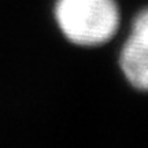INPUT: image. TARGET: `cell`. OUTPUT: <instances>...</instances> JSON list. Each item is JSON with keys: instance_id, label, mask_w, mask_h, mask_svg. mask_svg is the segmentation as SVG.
<instances>
[{"instance_id": "6da1fadb", "label": "cell", "mask_w": 148, "mask_h": 148, "mask_svg": "<svg viewBox=\"0 0 148 148\" xmlns=\"http://www.w3.org/2000/svg\"><path fill=\"white\" fill-rule=\"evenodd\" d=\"M51 16L64 41L81 49L112 45L125 26L118 0H53Z\"/></svg>"}, {"instance_id": "7a4b0ae2", "label": "cell", "mask_w": 148, "mask_h": 148, "mask_svg": "<svg viewBox=\"0 0 148 148\" xmlns=\"http://www.w3.org/2000/svg\"><path fill=\"white\" fill-rule=\"evenodd\" d=\"M114 47L122 78L133 90L148 95V3L129 16Z\"/></svg>"}]
</instances>
